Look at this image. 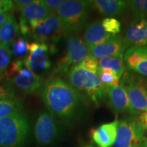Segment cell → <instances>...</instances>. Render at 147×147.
<instances>
[{"label": "cell", "mask_w": 147, "mask_h": 147, "mask_svg": "<svg viewBox=\"0 0 147 147\" xmlns=\"http://www.w3.org/2000/svg\"><path fill=\"white\" fill-rule=\"evenodd\" d=\"M41 96L49 113L65 122L76 119L87 104L85 97L59 77L47 80Z\"/></svg>", "instance_id": "cell-1"}, {"label": "cell", "mask_w": 147, "mask_h": 147, "mask_svg": "<svg viewBox=\"0 0 147 147\" xmlns=\"http://www.w3.org/2000/svg\"><path fill=\"white\" fill-rule=\"evenodd\" d=\"M68 81L71 87L96 107L106 100V87L100 81L98 74L83 68L80 64L69 71Z\"/></svg>", "instance_id": "cell-2"}, {"label": "cell", "mask_w": 147, "mask_h": 147, "mask_svg": "<svg viewBox=\"0 0 147 147\" xmlns=\"http://www.w3.org/2000/svg\"><path fill=\"white\" fill-rule=\"evenodd\" d=\"M91 8V1L65 0L57 11L64 36L75 35L87 23Z\"/></svg>", "instance_id": "cell-3"}, {"label": "cell", "mask_w": 147, "mask_h": 147, "mask_svg": "<svg viewBox=\"0 0 147 147\" xmlns=\"http://www.w3.org/2000/svg\"><path fill=\"white\" fill-rule=\"evenodd\" d=\"M27 116L22 112L0 119V147H23L29 134Z\"/></svg>", "instance_id": "cell-4"}, {"label": "cell", "mask_w": 147, "mask_h": 147, "mask_svg": "<svg viewBox=\"0 0 147 147\" xmlns=\"http://www.w3.org/2000/svg\"><path fill=\"white\" fill-rule=\"evenodd\" d=\"M119 86L127 94L131 115H140L147 111V78L136 72H125Z\"/></svg>", "instance_id": "cell-5"}, {"label": "cell", "mask_w": 147, "mask_h": 147, "mask_svg": "<svg viewBox=\"0 0 147 147\" xmlns=\"http://www.w3.org/2000/svg\"><path fill=\"white\" fill-rule=\"evenodd\" d=\"M6 71V80L26 94L35 93L43 84L42 77L29 68L25 59H17L12 62Z\"/></svg>", "instance_id": "cell-6"}, {"label": "cell", "mask_w": 147, "mask_h": 147, "mask_svg": "<svg viewBox=\"0 0 147 147\" xmlns=\"http://www.w3.org/2000/svg\"><path fill=\"white\" fill-rule=\"evenodd\" d=\"M145 128L138 118L128 117L119 121L113 147H144Z\"/></svg>", "instance_id": "cell-7"}, {"label": "cell", "mask_w": 147, "mask_h": 147, "mask_svg": "<svg viewBox=\"0 0 147 147\" xmlns=\"http://www.w3.org/2000/svg\"><path fill=\"white\" fill-rule=\"evenodd\" d=\"M65 54L59 59L55 72L69 73V71L81 63L88 57V47L83 39L76 35H69L66 38Z\"/></svg>", "instance_id": "cell-8"}, {"label": "cell", "mask_w": 147, "mask_h": 147, "mask_svg": "<svg viewBox=\"0 0 147 147\" xmlns=\"http://www.w3.org/2000/svg\"><path fill=\"white\" fill-rule=\"evenodd\" d=\"M31 35L37 42L55 46L64 36L61 24L57 14H52L45 20L29 23Z\"/></svg>", "instance_id": "cell-9"}, {"label": "cell", "mask_w": 147, "mask_h": 147, "mask_svg": "<svg viewBox=\"0 0 147 147\" xmlns=\"http://www.w3.org/2000/svg\"><path fill=\"white\" fill-rule=\"evenodd\" d=\"M57 122L50 113H39L34 127V136L39 146H47L57 139L59 130Z\"/></svg>", "instance_id": "cell-10"}, {"label": "cell", "mask_w": 147, "mask_h": 147, "mask_svg": "<svg viewBox=\"0 0 147 147\" xmlns=\"http://www.w3.org/2000/svg\"><path fill=\"white\" fill-rule=\"evenodd\" d=\"M49 46L45 43L34 42L29 45V53L25 59L27 66L35 73L42 72L51 68Z\"/></svg>", "instance_id": "cell-11"}, {"label": "cell", "mask_w": 147, "mask_h": 147, "mask_svg": "<svg viewBox=\"0 0 147 147\" xmlns=\"http://www.w3.org/2000/svg\"><path fill=\"white\" fill-rule=\"evenodd\" d=\"M128 47L125 38L120 35H115L104 43L88 48V56L99 59L114 55H123Z\"/></svg>", "instance_id": "cell-12"}, {"label": "cell", "mask_w": 147, "mask_h": 147, "mask_svg": "<svg viewBox=\"0 0 147 147\" xmlns=\"http://www.w3.org/2000/svg\"><path fill=\"white\" fill-rule=\"evenodd\" d=\"M123 58L129 70L147 77V47H129Z\"/></svg>", "instance_id": "cell-13"}, {"label": "cell", "mask_w": 147, "mask_h": 147, "mask_svg": "<svg viewBox=\"0 0 147 147\" xmlns=\"http://www.w3.org/2000/svg\"><path fill=\"white\" fill-rule=\"evenodd\" d=\"M118 125L119 121L116 119L101 125L98 127L91 129L90 136L93 142L98 147L113 146L117 136Z\"/></svg>", "instance_id": "cell-14"}, {"label": "cell", "mask_w": 147, "mask_h": 147, "mask_svg": "<svg viewBox=\"0 0 147 147\" xmlns=\"http://www.w3.org/2000/svg\"><path fill=\"white\" fill-rule=\"evenodd\" d=\"M127 45L131 47H147V20L134 19L127 27Z\"/></svg>", "instance_id": "cell-15"}, {"label": "cell", "mask_w": 147, "mask_h": 147, "mask_svg": "<svg viewBox=\"0 0 147 147\" xmlns=\"http://www.w3.org/2000/svg\"><path fill=\"white\" fill-rule=\"evenodd\" d=\"M106 97H108L110 107L117 113H131V105L127 94L121 86L106 87Z\"/></svg>", "instance_id": "cell-16"}, {"label": "cell", "mask_w": 147, "mask_h": 147, "mask_svg": "<svg viewBox=\"0 0 147 147\" xmlns=\"http://www.w3.org/2000/svg\"><path fill=\"white\" fill-rule=\"evenodd\" d=\"M91 3V8L99 13L113 18L120 16L129 8V1L123 0H95Z\"/></svg>", "instance_id": "cell-17"}, {"label": "cell", "mask_w": 147, "mask_h": 147, "mask_svg": "<svg viewBox=\"0 0 147 147\" xmlns=\"http://www.w3.org/2000/svg\"><path fill=\"white\" fill-rule=\"evenodd\" d=\"M114 36L115 35H112L106 32L101 21H95L86 27L83 35V40L89 48L104 43Z\"/></svg>", "instance_id": "cell-18"}, {"label": "cell", "mask_w": 147, "mask_h": 147, "mask_svg": "<svg viewBox=\"0 0 147 147\" xmlns=\"http://www.w3.org/2000/svg\"><path fill=\"white\" fill-rule=\"evenodd\" d=\"M21 20L29 23L30 22L45 20L51 15L42 0L32 1V2L21 10Z\"/></svg>", "instance_id": "cell-19"}, {"label": "cell", "mask_w": 147, "mask_h": 147, "mask_svg": "<svg viewBox=\"0 0 147 147\" xmlns=\"http://www.w3.org/2000/svg\"><path fill=\"white\" fill-rule=\"evenodd\" d=\"M19 31V25L15 17L10 14L8 19L0 27V45L8 46L16 40Z\"/></svg>", "instance_id": "cell-20"}, {"label": "cell", "mask_w": 147, "mask_h": 147, "mask_svg": "<svg viewBox=\"0 0 147 147\" xmlns=\"http://www.w3.org/2000/svg\"><path fill=\"white\" fill-rule=\"evenodd\" d=\"M98 63L100 69H107L114 71L121 78L125 72L126 65L123 55H114L99 59Z\"/></svg>", "instance_id": "cell-21"}, {"label": "cell", "mask_w": 147, "mask_h": 147, "mask_svg": "<svg viewBox=\"0 0 147 147\" xmlns=\"http://www.w3.org/2000/svg\"><path fill=\"white\" fill-rule=\"evenodd\" d=\"M23 104L21 102L16 98L0 102V119L14 113L21 112Z\"/></svg>", "instance_id": "cell-22"}, {"label": "cell", "mask_w": 147, "mask_h": 147, "mask_svg": "<svg viewBox=\"0 0 147 147\" xmlns=\"http://www.w3.org/2000/svg\"><path fill=\"white\" fill-rule=\"evenodd\" d=\"M29 45L25 38H20L16 39L12 45V55L18 59H25L29 53Z\"/></svg>", "instance_id": "cell-23"}, {"label": "cell", "mask_w": 147, "mask_h": 147, "mask_svg": "<svg viewBox=\"0 0 147 147\" xmlns=\"http://www.w3.org/2000/svg\"><path fill=\"white\" fill-rule=\"evenodd\" d=\"M129 8L135 19H146L147 17V0L129 1Z\"/></svg>", "instance_id": "cell-24"}, {"label": "cell", "mask_w": 147, "mask_h": 147, "mask_svg": "<svg viewBox=\"0 0 147 147\" xmlns=\"http://www.w3.org/2000/svg\"><path fill=\"white\" fill-rule=\"evenodd\" d=\"M98 76L100 81L105 87L119 86L121 77L114 71L107 69H100Z\"/></svg>", "instance_id": "cell-25"}, {"label": "cell", "mask_w": 147, "mask_h": 147, "mask_svg": "<svg viewBox=\"0 0 147 147\" xmlns=\"http://www.w3.org/2000/svg\"><path fill=\"white\" fill-rule=\"evenodd\" d=\"M16 90L11 82L5 80L0 84V102L16 98Z\"/></svg>", "instance_id": "cell-26"}, {"label": "cell", "mask_w": 147, "mask_h": 147, "mask_svg": "<svg viewBox=\"0 0 147 147\" xmlns=\"http://www.w3.org/2000/svg\"><path fill=\"white\" fill-rule=\"evenodd\" d=\"M101 23L104 29L110 34L117 35L121 32V23L115 18H105L101 21Z\"/></svg>", "instance_id": "cell-27"}, {"label": "cell", "mask_w": 147, "mask_h": 147, "mask_svg": "<svg viewBox=\"0 0 147 147\" xmlns=\"http://www.w3.org/2000/svg\"><path fill=\"white\" fill-rule=\"evenodd\" d=\"M12 51L8 46L0 45V69L6 70L10 65Z\"/></svg>", "instance_id": "cell-28"}, {"label": "cell", "mask_w": 147, "mask_h": 147, "mask_svg": "<svg viewBox=\"0 0 147 147\" xmlns=\"http://www.w3.org/2000/svg\"><path fill=\"white\" fill-rule=\"evenodd\" d=\"M79 64L83 68L98 74L99 71H100V66L98 63V59H97L88 56L85 59L82 61L81 63Z\"/></svg>", "instance_id": "cell-29"}, {"label": "cell", "mask_w": 147, "mask_h": 147, "mask_svg": "<svg viewBox=\"0 0 147 147\" xmlns=\"http://www.w3.org/2000/svg\"><path fill=\"white\" fill-rule=\"evenodd\" d=\"M63 1L62 0H44L43 3L51 15H52L56 14L57 11Z\"/></svg>", "instance_id": "cell-30"}, {"label": "cell", "mask_w": 147, "mask_h": 147, "mask_svg": "<svg viewBox=\"0 0 147 147\" xmlns=\"http://www.w3.org/2000/svg\"><path fill=\"white\" fill-rule=\"evenodd\" d=\"M14 8L13 2L10 0H0V13H5Z\"/></svg>", "instance_id": "cell-31"}, {"label": "cell", "mask_w": 147, "mask_h": 147, "mask_svg": "<svg viewBox=\"0 0 147 147\" xmlns=\"http://www.w3.org/2000/svg\"><path fill=\"white\" fill-rule=\"evenodd\" d=\"M14 8H16L20 10H22L27 5L32 2V0H16V1H12Z\"/></svg>", "instance_id": "cell-32"}, {"label": "cell", "mask_w": 147, "mask_h": 147, "mask_svg": "<svg viewBox=\"0 0 147 147\" xmlns=\"http://www.w3.org/2000/svg\"><path fill=\"white\" fill-rule=\"evenodd\" d=\"M138 119L140 121L141 123L142 124V125L144 126L145 129H147V111L139 115Z\"/></svg>", "instance_id": "cell-33"}, {"label": "cell", "mask_w": 147, "mask_h": 147, "mask_svg": "<svg viewBox=\"0 0 147 147\" xmlns=\"http://www.w3.org/2000/svg\"><path fill=\"white\" fill-rule=\"evenodd\" d=\"M10 13L5 12V13H0V27L3 25V23L8 19Z\"/></svg>", "instance_id": "cell-34"}, {"label": "cell", "mask_w": 147, "mask_h": 147, "mask_svg": "<svg viewBox=\"0 0 147 147\" xmlns=\"http://www.w3.org/2000/svg\"><path fill=\"white\" fill-rule=\"evenodd\" d=\"M7 78V71L6 70H3V69H0V83L3 81V80H6Z\"/></svg>", "instance_id": "cell-35"}, {"label": "cell", "mask_w": 147, "mask_h": 147, "mask_svg": "<svg viewBox=\"0 0 147 147\" xmlns=\"http://www.w3.org/2000/svg\"><path fill=\"white\" fill-rule=\"evenodd\" d=\"M82 147H96V146H93V145H92V144H84V145H83V146H82Z\"/></svg>", "instance_id": "cell-36"}, {"label": "cell", "mask_w": 147, "mask_h": 147, "mask_svg": "<svg viewBox=\"0 0 147 147\" xmlns=\"http://www.w3.org/2000/svg\"><path fill=\"white\" fill-rule=\"evenodd\" d=\"M144 147H147V138L145 139V142H144Z\"/></svg>", "instance_id": "cell-37"}]
</instances>
